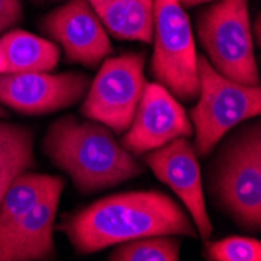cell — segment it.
<instances>
[{"label": "cell", "instance_id": "6da1fadb", "mask_svg": "<svg viewBox=\"0 0 261 261\" xmlns=\"http://www.w3.org/2000/svg\"><path fill=\"white\" fill-rule=\"evenodd\" d=\"M60 230L83 255L144 236H199L193 219L161 191H128L99 199L67 216Z\"/></svg>", "mask_w": 261, "mask_h": 261}, {"label": "cell", "instance_id": "7a4b0ae2", "mask_svg": "<svg viewBox=\"0 0 261 261\" xmlns=\"http://www.w3.org/2000/svg\"><path fill=\"white\" fill-rule=\"evenodd\" d=\"M42 150L58 169L66 172L80 194H92L144 174L136 160L113 132L96 121L75 116L57 119L42 139Z\"/></svg>", "mask_w": 261, "mask_h": 261}, {"label": "cell", "instance_id": "3957f363", "mask_svg": "<svg viewBox=\"0 0 261 261\" xmlns=\"http://www.w3.org/2000/svg\"><path fill=\"white\" fill-rule=\"evenodd\" d=\"M210 193L225 215L246 231L261 228V124L231 133L210 171Z\"/></svg>", "mask_w": 261, "mask_h": 261}, {"label": "cell", "instance_id": "277c9868", "mask_svg": "<svg viewBox=\"0 0 261 261\" xmlns=\"http://www.w3.org/2000/svg\"><path fill=\"white\" fill-rule=\"evenodd\" d=\"M197 75L199 97L188 117L194 128L196 153L205 158L231 128L259 116L261 88L221 75L202 54H197Z\"/></svg>", "mask_w": 261, "mask_h": 261}, {"label": "cell", "instance_id": "5b68a950", "mask_svg": "<svg viewBox=\"0 0 261 261\" xmlns=\"http://www.w3.org/2000/svg\"><path fill=\"white\" fill-rule=\"evenodd\" d=\"M197 38L206 60L221 75L259 86L247 0H218L199 13Z\"/></svg>", "mask_w": 261, "mask_h": 261}, {"label": "cell", "instance_id": "8992f818", "mask_svg": "<svg viewBox=\"0 0 261 261\" xmlns=\"http://www.w3.org/2000/svg\"><path fill=\"white\" fill-rule=\"evenodd\" d=\"M150 72L180 102L199 97L197 52L193 29L178 0H153Z\"/></svg>", "mask_w": 261, "mask_h": 261}, {"label": "cell", "instance_id": "52a82bcc", "mask_svg": "<svg viewBox=\"0 0 261 261\" xmlns=\"http://www.w3.org/2000/svg\"><path fill=\"white\" fill-rule=\"evenodd\" d=\"M146 54H122L107 58L96 79L88 88L82 114L86 119L108 127L113 133H124L132 121L142 92Z\"/></svg>", "mask_w": 261, "mask_h": 261}, {"label": "cell", "instance_id": "ba28073f", "mask_svg": "<svg viewBox=\"0 0 261 261\" xmlns=\"http://www.w3.org/2000/svg\"><path fill=\"white\" fill-rule=\"evenodd\" d=\"M193 124L181 103L160 83H147L121 146L135 156L158 149L177 138H191Z\"/></svg>", "mask_w": 261, "mask_h": 261}, {"label": "cell", "instance_id": "9c48e42d", "mask_svg": "<svg viewBox=\"0 0 261 261\" xmlns=\"http://www.w3.org/2000/svg\"><path fill=\"white\" fill-rule=\"evenodd\" d=\"M141 156L142 163L155 177L168 185L180 197L191 215L199 236L203 241H208L213 233V225L205 205L197 153L189 138H177Z\"/></svg>", "mask_w": 261, "mask_h": 261}, {"label": "cell", "instance_id": "30bf717a", "mask_svg": "<svg viewBox=\"0 0 261 261\" xmlns=\"http://www.w3.org/2000/svg\"><path fill=\"white\" fill-rule=\"evenodd\" d=\"M88 88L80 72L0 74V103L22 114H49L79 102Z\"/></svg>", "mask_w": 261, "mask_h": 261}, {"label": "cell", "instance_id": "8fae6325", "mask_svg": "<svg viewBox=\"0 0 261 261\" xmlns=\"http://www.w3.org/2000/svg\"><path fill=\"white\" fill-rule=\"evenodd\" d=\"M41 29L63 47L69 63L92 69L113 50L102 22L88 0H69L42 17Z\"/></svg>", "mask_w": 261, "mask_h": 261}, {"label": "cell", "instance_id": "7c38bea8", "mask_svg": "<svg viewBox=\"0 0 261 261\" xmlns=\"http://www.w3.org/2000/svg\"><path fill=\"white\" fill-rule=\"evenodd\" d=\"M64 185H58L50 193H47L0 243V261H36L55 258L54 224Z\"/></svg>", "mask_w": 261, "mask_h": 261}, {"label": "cell", "instance_id": "4fadbf2b", "mask_svg": "<svg viewBox=\"0 0 261 261\" xmlns=\"http://www.w3.org/2000/svg\"><path fill=\"white\" fill-rule=\"evenodd\" d=\"M116 39L152 42L153 0H88Z\"/></svg>", "mask_w": 261, "mask_h": 261}, {"label": "cell", "instance_id": "5bb4252c", "mask_svg": "<svg viewBox=\"0 0 261 261\" xmlns=\"http://www.w3.org/2000/svg\"><path fill=\"white\" fill-rule=\"evenodd\" d=\"M5 74L49 72L60 60V49L50 41L23 30H8L0 36Z\"/></svg>", "mask_w": 261, "mask_h": 261}, {"label": "cell", "instance_id": "9a60e30c", "mask_svg": "<svg viewBox=\"0 0 261 261\" xmlns=\"http://www.w3.org/2000/svg\"><path fill=\"white\" fill-rule=\"evenodd\" d=\"M58 185H64V180L57 175L35 174L29 171L16 175L8 183L0 202V243L29 211Z\"/></svg>", "mask_w": 261, "mask_h": 261}, {"label": "cell", "instance_id": "2e32d148", "mask_svg": "<svg viewBox=\"0 0 261 261\" xmlns=\"http://www.w3.org/2000/svg\"><path fill=\"white\" fill-rule=\"evenodd\" d=\"M33 146L30 128L0 119V185L35 168Z\"/></svg>", "mask_w": 261, "mask_h": 261}, {"label": "cell", "instance_id": "e0dca14e", "mask_svg": "<svg viewBox=\"0 0 261 261\" xmlns=\"http://www.w3.org/2000/svg\"><path fill=\"white\" fill-rule=\"evenodd\" d=\"M116 246L108 256L111 261H178L181 241L174 234H156Z\"/></svg>", "mask_w": 261, "mask_h": 261}, {"label": "cell", "instance_id": "ac0fdd59", "mask_svg": "<svg viewBox=\"0 0 261 261\" xmlns=\"http://www.w3.org/2000/svg\"><path fill=\"white\" fill-rule=\"evenodd\" d=\"M203 255L210 261H259L261 243L250 236H228L206 243Z\"/></svg>", "mask_w": 261, "mask_h": 261}, {"label": "cell", "instance_id": "d6986e66", "mask_svg": "<svg viewBox=\"0 0 261 261\" xmlns=\"http://www.w3.org/2000/svg\"><path fill=\"white\" fill-rule=\"evenodd\" d=\"M22 19L20 0H0V36L11 30Z\"/></svg>", "mask_w": 261, "mask_h": 261}, {"label": "cell", "instance_id": "ffe728a7", "mask_svg": "<svg viewBox=\"0 0 261 261\" xmlns=\"http://www.w3.org/2000/svg\"><path fill=\"white\" fill-rule=\"evenodd\" d=\"M180 5L183 8H193V7H197L200 4H206V2H215V0H178Z\"/></svg>", "mask_w": 261, "mask_h": 261}, {"label": "cell", "instance_id": "44dd1931", "mask_svg": "<svg viewBox=\"0 0 261 261\" xmlns=\"http://www.w3.org/2000/svg\"><path fill=\"white\" fill-rule=\"evenodd\" d=\"M259 29H261V22H259V16H258L256 20H255V30L252 32V33H253L252 38H255L253 44H255L256 47H259Z\"/></svg>", "mask_w": 261, "mask_h": 261}, {"label": "cell", "instance_id": "7402d4cb", "mask_svg": "<svg viewBox=\"0 0 261 261\" xmlns=\"http://www.w3.org/2000/svg\"><path fill=\"white\" fill-rule=\"evenodd\" d=\"M0 74H5V58L2 52H0Z\"/></svg>", "mask_w": 261, "mask_h": 261}, {"label": "cell", "instance_id": "603a6c76", "mask_svg": "<svg viewBox=\"0 0 261 261\" xmlns=\"http://www.w3.org/2000/svg\"><path fill=\"white\" fill-rule=\"evenodd\" d=\"M8 183H10V181H8ZM8 183H4V185H0V202H2V197H4V194H5V189H7Z\"/></svg>", "mask_w": 261, "mask_h": 261}, {"label": "cell", "instance_id": "cb8c5ba5", "mask_svg": "<svg viewBox=\"0 0 261 261\" xmlns=\"http://www.w3.org/2000/svg\"><path fill=\"white\" fill-rule=\"evenodd\" d=\"M5 116H7V113L2 108H0V117H5Z\"/></svg>", "mask_w": 261, "mask_h": 261}]
</instances>
